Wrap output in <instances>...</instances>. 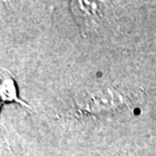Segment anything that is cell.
Returning a JSON list of instances; mask_svg holds the SVG:
<instances>
[{
    "mask_svg": "<svg viewBox=\"0 0 156 156\" xmlns=\"http://www.w3.org/2000/svg\"><path fill=\"white\" fill-rule=\"evenodd\" d=\"M0 95H1L2 102H17L23 105V107L30 108L29 105L23 102L17 96L16 85L13 78L9 75H4L2 72L1 74V84H0Z\"/></svg>",
    "mask_w": 156,
    "mask_h": 156,
    "instance_id": "7a4b0ae2",
    "label": "cell"
},
{
    "mask_svg": "<svg viewBox=\"0 0 156 156\" xmlns=\"http://www.w3.org/2000/svg\"><path fill=\"white\" fill-rule=\"evenodd\" d=\"M71 9L78 26L85 35L99 24L102 17L101 6L94 1H73Z\"/></svg>",
    "mask_w": 156,
    "mask_h": 156,
    "instance_id": "6da1fadb",
    "label": "cell"
}]
</instances>
